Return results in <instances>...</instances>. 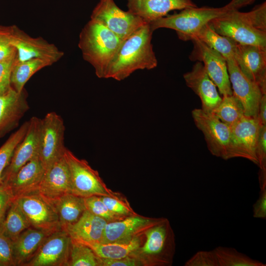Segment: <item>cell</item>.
<instances>
[{"instance_id":"6da1fadb","label":"cell","mask_w":266,"mask_h":266,"mask_svg":"<svg viewBox=\"0 0 266 266\" xmlns=\"http://www.w3.org/2000/svg\"><path fill=\"white\" fill-rule=\"evenodd\" d=\"M153 31L147 23L124 40L111 63L105 78L123 80L138 69H152L158 65L151 39Z\"/></svg>"},{"instance_id":"7a4b0ae2","label":"cell","mask_w":266,"mask_h":266,"mask_svg":"<svg viewBox=\"0 0 266 266\" xmlns=\"http://www.w3.org/2000/svg\"><path fill=\"white\" fill-rule=\"evenodd\" d=\"M123 41L101 23L91 19L80 33L78 47L83 59L94 67L97 77L105 78Z\"/></svg>"},{"instance_id":"3957f363","label":"cell","mask_w":266,"mask_h":266,"mask_svg":"<svg viewBox=\"0 0 266 266\" xmlns=\"http://www.w3.org/2000/svg\"><path fill=\"white\" fill-rule=\"evenodd\" d=\"M229 10L226 5L221 7L204 6L188 8L178 13L167 15L149 24L153 31L159 28L173 30L179 39L186 41L211 20Z\"/></svg>"},{"instance_id":"277c9868","label":"cell","mask_w":266,"mask_h":266,"mask_svg":"<svg viewBox=\"0 0 266 266\" xmlns=\"http://www.w3.org/2000/svg\"><path fill=\"white\" fill-rule=\"evenodd\" d=\"M64 157L70 172L71 194L82 198L119 195L107 187L98 172L86 160L79 159L67 148Z\"/></svg>"},{"instance_id":"5b68a950","label":"cell","mask_w":266,"mask_h":266,"mask_svg":"<svg viewBox=\"0 0 266 266\" xmlns=\"http://www.w3.org/2000/svg\"><path fill=\"white\" fill-rule=\"evenodd\" d=\"M144 234L146 236L145 242L132 256L143 262L146 256V264L170 265L173 253L174 240L168 220L165 218L146 230Z\"/></svg>"},{"instance_id":"8992f818","label":"cell","mask_w":266,"mask_h":266,"mask_svg":"<svg viewBox=\"0 0 266 266\" xmlns=\"http://www.w3.org/2000/svg\"><path fill=\"white\" fill-rule=\"evenodd\" d=\"M91 19L101 23L123 40L147 24L139 16L121 9L114 0H100Z\"/></svg>"},{"instance_id":"52a82bcc","label":"cell","mask_w":266,"mask_h":266,"mask_svg":"<svg viewBox=\"0 0 266 266\" xmlns=\"http://www.w3.org/2000/svg\"><path fill=\"white\" fill-rule=\"evenodd\" d=\"M261 125L257 117L244 116L231 128L227 160L242 158L258 166L256 147Z\"/></svg>"},{"instance_id":"ba28073f","label":"cell","mask_w":266,"mask_h":266,"mask_svg":"<svg viewBox=\"0 0 266 266\" xmlns=\"http://www.w3.org/2000/svg\"><path fill=\"white\" fill-rule=\"evenodd\" d=\"M65 131L64 121L55 112L41 119L39 158L45 169L64 156Z\"/></svg>"},{"instance_id":"9c48e42d","label":"cell","mask_w":266,"mask_h":266,"mask_svg":"<svg viewBox=\"0 0 266 266\" xmlns=\"http://www.w3.org/2000/svg\"><path fill=\"white\" fill-rule=\"evenodd\" d=\"M192 115L196 126L202 133L211 154L227 160L231 128L212 113L201 108L193 109Z\"/></svg>"},{"instance_id":"30bf717a","label":"cell","mask_w":266,"mask_h":266,"mask_svg":"<svg viewBox=\"0 0 266 266\" xmlns=\"http://www.w3.org/2000/svg\"><path fill=\"white\" fill-rule=\"evenodd\" d=\"M31 227L50 233L62 230L55 207L36 192L14 199Z\"/></svg>"},{"instance_id":"8fae6325","label":"cell","mask_w":266,"mask_h":266,"mask_svg":"<svg viewBox=\"0 0 266 266\" xmlns=\"http://www.w3.org/2000/svg\"><path fill=\"white\" fill-rule=\"evenodd\" d=\"M10 27V42L16 50L17 61L38 58L52 65L63 56L64 52L54 44L42 37H33L15 25Z\"/></svg>"},{"instance_id":"7c38bea8","label":"cell","mask_w":266,"mask_h":266,"mask_svg":"<svg viewBox=\"0 0 266 266\" xmlns=\"http://www.w3.org/2000/svg\"><path fill=\"white\" fill-rule=\"evenodd\" d=\"M193 48L189 59L203 64L207 74L223 96L232 95L226 59L219 52L198 40H192Z\"/></svg>"},{"instance_id":"4fadbf2b","label":"cell","mask_w":266,"mask_h":266,"mask_svg":"<svg viewBox=\"0 0 266 266\" xmlns=\"http://www.w3.org/2000/svg\"><path fill=\"white\" fill-rule=\"evenodd\" d=\"M208 24L216 33L237 43L266 47V32L253 27L236 16L233 10L228 11Z\"/></svg>"},{"instance_id":"5bb4252c","label":"cell","mask_w":266,"mask_h":266,"mask_svg":"<svg viewBox=\"0 0 266 266\" xmlns=\"http://www.w3.org/2000/svg\"><path fill=\"white\" fill-rule=\"evenodd\" d=\"M71 238L62 229L49 235L33 258L24 266H67Z\"/></svg>"},{"instance_id":"9a60e30c","label":"cell","mask_w":266,"mask_h":266,"mask_svg":"<svg viewBox=\"0 0 266 266\" xmlns=\"http://www.w3.org/2000/svg\"><path fill=\"white\" fill-rule=\"evenodd\" d=\"M226 61L233 95L241 103L245 116L257 117L259 105L264 94L259 86L241 72L234 58Z\"/></svg>"},{"instance_id":"2e32d148","label":"cell","mask_w":266,"mask_h":266,"mask_svg":"<svg viewBox=\"0 0 266 266\" xmlns=\"http://www.w3.org/2000/svg\"><path fill=\"white\" fill-rule=\"evenodd\" d=\"M41 128V119L32 117L29 120L26 133L16 147L8 165L4 169L1 182L8 180L28 162L39 157Z\"/></svg>"},{"instance_id":"e0dca14e","label":"cell","mask_w":266,"mask_h":266,"mask_svg":"<svg viewBox=\"0 0 266 266\" xmlns=\"http://www.w3.org/2000/svg\"><path fill=\"white\" fill-rule=\"evenodd\" d=\"M234 59L244 75L266 94V47L237 43Z\"/></svg>"},{"instance_id":"ac0fdd59","label":"cell","mask_w":266,"mask_h":266,"mask_svg":"<svg viewBox=\"0 0 266 266\" xmlns=\"http://www.w3.org/2000/svg\"><path fill=\"white\" fill-rule=\"evenodd\" d=\"M67 164L62 157L45 169L36 192L53 205L63 196L71 193Z\"/></svg>"},{"instance_id":"d6986e66","label":"cell","mask_w":266,"mask_h":266,"mask_svg":"<svg viewBox=\"0 0 266 266\" xmlns=\"http://www.w3.org/2000/svg\"><path fill=\"white\" fill-rule=\"evenodd\" d=\"M165 218H149L137 214L121 220L107 223L100 243L125 241L142 235Z\"/></svg>"},{"instance_id":"ffe728a7","label":"cell","mask_w":266,"mask_h":266,"mask_svg":"<svg viewBox=\"0 0 266 266\" xmlns=\"http://www.w3.org/2000/svg\"><path fill=\"white\" fill-rule=\"evenodd\" d=\"M186 85L199 96L203 111L212 113L222 100L217 87L201 62H196L192 69L183 75Z\"/></svg>"},{"instance_id":"44dd1931","label":"cell","mask_w":266,"mask_h":266,"mask_svg":"<svg viewBox=\"0 0 266 266\" xmlns=\"http://www.w3.org/2000/svg\"><path fill=\"white\" fill-rule=\"evenodd\" d=\"M27 97L25 89L18 93L12 87L0 94V138L17 127L29 110Z\"/></svg>"},{"instance_id":"7402d4cb","label":"cell","mask_w":266,"mask_h":266,"mask_svg":"<svg viewBox=\"0 0 266 266\" xmlns=\"http://www.w3.org/2000/svg\"><path fill=\"white\" fill-rule=\"evenodd\" d=\"M192 0H128V11L150 23L172 10L197 7Z\"/></svg>"},{"instance_id":"603a6c76","label":"cell","mask_w":266,"mask_h":266,"mask_svg":"<svg viewBox=\"0 0 266 266\" xmlns=\"http://www.w3.org/2000/svg\"><path fill=\"white\" fill-rule=\"evenodd\" d=\"M45 171L39 157H36L26 163L14 175L3 183L10 188L15 199L36 192Z\"/></svg>"},{"instance_id":"cb8c5ba5","label":"cell","mask_w":266,"mask_h":266,"mask_svg":"<svg viewBox=\"0 0 266 266\" xmlns=\"http://www.w3.org/2000/svg\"><path fill=\"white\" fill-rule=\"evenodd\" d=\"M107 222L87 209L73 225L63 229L73 239L81 242H100Z\"/></svg>"},{"instance_id":"d4e9b609","label":"cell","mask_w":266,"mask_h":266,"mask_svg":"<svg viewBox=\"0 0 266 266\" xmlns=\"http://www.w3.org/2000/svg\"><path fill=\"white\" fill-rule=\"evenodd\" d=\"M52 233L33 227L22 232L12 241L15 265H24L29 262L45 239Z\"/></svg>"},{"instance_id":"484cf974","label":"cell","mask_w":266,"mask_h":266,"mask_svg":"<svg viewBox=\"0 0 266 266\" xmlns=\"http://www.w3.org/2000/svg\"><path fill=\"white\" fill-rule=\"evenodd\" d=\"M53 205L62 229L76 223L86 210L84 198L71 193L61 197Z\"/></svg>"},{"instance_id":"4316f807","label":"cell","mask_w":266,"mask_h":266,"mask_svg":"<svg viewBox=\"0 0 266 266\" xmlns=\"http://www.w3.org/2000/svg\"><path fill=\"white\" fill-rule=\"evenodd\" d=\"M140 236H137L125 241L106 243L100 242L81 243L89 246L100 258L117 259L132 256L141 246Z\"/></svg>"},{"instance_id":"83f0119b","label":"cell","mask_w":266,"mask_h":266,"mask_svg":"<svg viewBox=\"0 0 266 266\" xmlns=\"http://www.w3.org/2000/svg\"><path fill=\"white\" fill-rule=\"evenodd\" d=\"M198 40L221 54L226 60L234 58L237 43L232 39L216 33L206 24L190 37Z\"/></svg>"},{"instance_id":"f1b7e54d","label":"cell","mask_w":266,"mask_h":266,"mask_svg":"<svg viewBox=\"0 0 266 266\" xmlns=\"http://www.w3.org/2000/svg\"><path fill=\"white\" fill-rule=\"evenodd\" d=\"M49 66L51 65L48 62L38 58L24 61L16 59L10 78L11 87L17 92H21L26 83L35 72Z\"/></svg>"},{"instance_id":"f546056e","label":"cell","mask_w":266,"mask_h":266,"mask_svg":"<svg viewBox=\"0 0 266 266\" xmlns=\"http://www.w3.org/2000/svg\"><path fill=\"white\" fill-rule=\"evenodd\" d=\"M31 225L24 213L14 200L9 207L4 218L0 223V230L12 241Z\"/></svg>"},{"instance_id":"4dcf8cb0","label":"cell","mask_w":266,"mask_h":266,"mask_svg":"<svg viewBox=\"0 0 266 266\" xmlns=\"http://www.w3.org/2000/svg\"><path fill=\"white\" fill-rule=\"evenodd\" d=\"M212 113L231 128L245 116L241 103L233 94L223 96L221 102Z\"/></svg>"},{"instance_id":"1f68e13d","label":"cell","mask_w":266,"mask_h":266,"mask_svg":"<svg viewBox=\"0 0 266 266\" xmlns=\"http://www.w3.org/2000/svg\"><path fill=\"white\" fill-rule=\"evenodd\" d=\"M213 250L219 266H266L262 262L253 259L234 248L218 246Z\"/></svg>"},{"instance_id":"d6a6232c","label":"cell","mask_w":266,"mask_h":266,"mask_svg":"<svg viewBox=\"0 0 266 266\" xmlns=\"http://www.w3.org/2000/svg\"><path fill=\"white\" fill-rule=\"evenodd\" d=\"M67 266H100V258L89 246L71 238Z\"/></svg>"},{"instance_id":"836d02e7","label":"cell","mask_w":266,"mask_h":266,"mask_svg":"<svg viewBox=\"0 0 266 266\" xmlns=\"http://www.w3.org/2000/svg\"><path fill=\"white\" fill-rule=\"evenodd\" d=\"M28 126L29 121L24 122L0 147V183L2 173L8 165L16 147L24 137Z\"/></svg>"},{"instance_id":"e575fe53","label":"cell","mask_w":266,"mask_h":266,"mask_svg":"<svg viewBox=\"0 0 266 266\" xmlns=\"http://www.w3.org/2000/svg\"><path fill=\"white\" fill-rule=\"evenodd\" d=\"M234 14L255 29L266 32V2L256 5L251 11L242 12L232 10Z\"/></svg>"},{"instance_id":"d590c367","label":"cell","mask_w":266,"mask_h":266,"mask_svg":"<svg viewBox=\"0 0 266 266\" xmlns=\"http://www.w3.org/2000/svg\"><path fill=\"white\" fill-rule=\"evenodd\" d=\"M86 208L107 223L121 220L124 218L110 211L101 199V196H92L84 198Z\"/></svg>"},{"instance_id":"8d00e7d4","label":"cell","mask_w":266,"mask_h":266,"mask_svg":"<svg viewBox=\"0 0 266 266\" xmlns=\"http://www.w3.org/2000/svg\"><path fill=\"white\" fill-rule=\"evenodd\" d=\"M101 198L108 209L117 215L125 218L137 214L127 200L119 195L115 197L101 196Z\"/></svg>"},{"instance_id":"74e56055","label":"cell","mask_w":266,"mask_h":266,"mask_svg":"<svg viewBox=\"0 0 266 266\" xmlns=\"http://www.w3.org/2000/svg\"><path fill=\"white\" fill-rule=\"evenodd\" d=\"M185 266H219L217 258L213 250L197 252L184 264Z\"/></svg>"},{"instance_id":"f35d334b","label":"cell","mask_w":266,"mask_h":266,"mask_svg":"<svg viewBox=\"0 0 266 266\" xmlns=\"http://www.w3.org/2000/svg\"><path fill=\"white\" fill-rule=\"evenodd\" d=\"M16 57L17 53L9 58L0 61V94L6 92L11 87L10 78Z\"/></svg>"},{"instance_id":"ab89813d","label":"cell","mask_w":266,"mask_h":266,"mask_svg":"<svg viewBox=\"0 0 266 266\" xmlns=\"http://www.w3.org/2000/svg\"><path fill=\"white\" fill-rule=\"evenodd\" d=\"M10 26H0V61L9 58L17 53L10 42Z\"/></svg>"},{"instance_id":"60d3db41","label":"cell","mask_w":266,"mask_h":266,"mask_svg":"<svg viewBox=\"0 0 266 266\" xmlns=\"http://www.w3.org/2000/svg\"><path fill=\"white\" fill-rule=\"evenodd\" d=\"M16 266L13 254L12 241L0 230V266Z\"/></svg>"},{"instance_id":"b9f144b4","label":"cell","mask_w":266,"mask_h":266,"mask_svg":"<svg viewBox=\"0 0 266 266\" xmlns=\"http://www.w3.org/2000/svg\"><path fill=\"white\" fill-rule=\"evenodd\" d=\"M260 169L266 170V125H261L256 147Z\"/></svg>"},{"instance_id":"7bdbcfd3","label":"cell","mask_w":266,"mask_h":266,"mask_svg":"<svg viewBox=\"0 0 266 266\" xmlns=\"http://www.w3.org/2000/svg\"><path fill=\"white\" fill-rule=\"evenodd\" d=\"M14 200V197L8 186L3 182L0 183V223Z\"/></svg>"},{"instance_id":"ee69618b","label":"cell","mask_w":266,"mask_h":266,"mask_svg":"<svg viewBox=\"0 0 266 266\" xmlns=\"http://www.w3.org/2000/svg\"><path fill=\"white\" fill-rule=\"evenodd\" d=\"M143 264L140 259L133 256L117 259L100 258V266H139Z\"/></svg>"},{"instance_id":"f6af8a7d","label":"cell","mask_w":266,"mask_h":266,"mask_svg":"<svg viewBox=\"0 0 266 266\" xmlns=\"http://www.w3.org/2000/svg\"><path fill=\"white\" fill-rule=\"evenodd\" d=\"M259 196L253 205V216L255 218H266V186L260 187Z\"/></svg>"},{"instance_id":"bcb514c9","label":"cell","mask_w":266,"mask_h":266,"mask_svg":"<svg viewBox=\"0 0 266 266\" xmlns=\"http://www.w3.org/2000/svg\"><path fill=\"white\" fill-rule=\"evenodd\" d=\"M257 118L261 125H266V94L263 95L261 99Z\"/></svg>"},{"instance_id":"7dc6e473","label":"cell","mask_w":266,"mask_h":266,"mask_svg":"<svg viewBox=\"0 0 266 266\" xmlns=\"http://www.w3.org/2000/svg\"><path fill=\"white\" fill-rule=\"evenodd\" d=\"M255 0H231L226 4L229 10H238L239 8L245 7L253 3Z\"/></svg>"}]
</instances>
